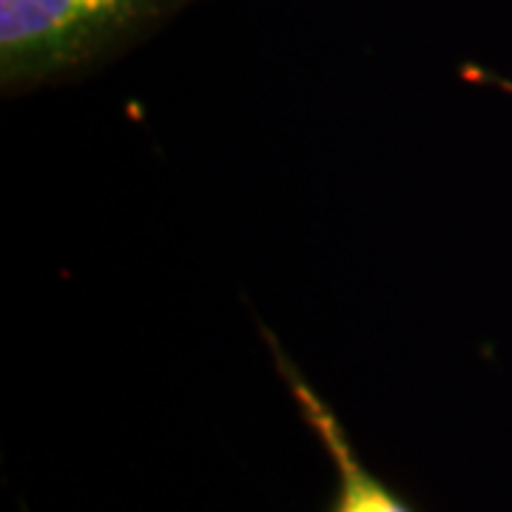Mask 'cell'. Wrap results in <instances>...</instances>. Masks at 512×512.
I'll list each match as a JSON object with an SVG mask.
<instances>
[{
	"instance_id": "cell-1",
	"label": "cell",
	"mask_w": 512,
	"mask_h": 512,
	"mask_svg": "<svg viewBox=\"0 0 512 512\" xmlns=\"http://www.w3.org/2000/svg\"><path fill=\"white\" fill-rule=\"evenodd\" d=\"M197 0H0V92L83 80L128 55Z\"/></svg>"
},
{
	"instance_id": "cell-2",
	"label": "cell",
	"mask_w": 512,
	"mask_h": 512,
	"mask_svg": "<svg viewBox=\"0 0 512 512\" xmlns=\"http://www.w3.org/2000/svg\"><path fill=\"white\" fill-rule=\"evenodd\" d=\"M259 336L268 345L276 373H279L282 384L288 387L293 404L299 410V419L305 421V427L316 436L319 447L325 450V456L330 458V464L336 470V487H333L325 512H419L396 487H390L382 476H376L362 461L356 444L350 441L345 424L336 416V410L308 382V376L285 353L282 342L274 333L262 325Z\"/></svg>"
},
{
	"instance_id": "cell-3",
	"label": "cell",
	"mask_w": 512,
	"mask_h": 512,
	"mask_svg": "<svg viewBox=\"0 0 512 512\" xmlns=\"http://www.w3.org/2000/svg\"><path fill=\"white\" fill-rule=\"evenodd\" d=\"M461 77L464 80H470V83H476V86H484V89H498V92L510 94L512 97V80H507L504 74L493 72V69H484V66H464L461 69Z\"/></svg>"
}]
</instances>
